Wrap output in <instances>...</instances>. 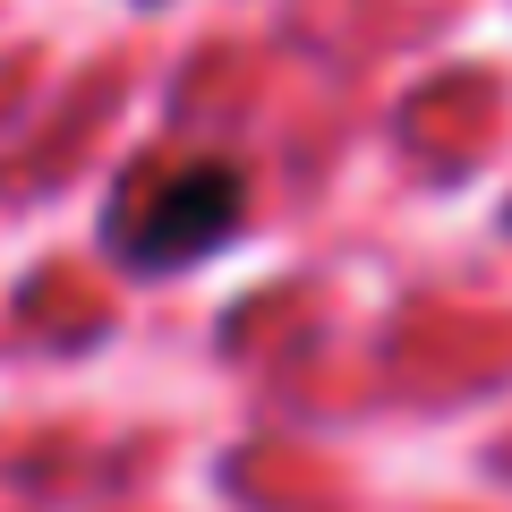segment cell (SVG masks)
I'll use <instances>...</instances> for the list:
<instances>
[{"label":"cell","instance_id":"obj_1","mask_svg":"<svg viewBox=\"0 0 512 512\" xmlns=\"http://www.w3.org/2000/svg\"><path fill=\"white\" fill-rule=\"evenodd\" d=\"M239 171L214 163V154H197V163H171L154 188H137V197L120 205V231H111V248L128 256V265H197V256H214L222 239L239 231Z\"/></svg>","mask_w":512,"mask_h":512}]
</instances>
